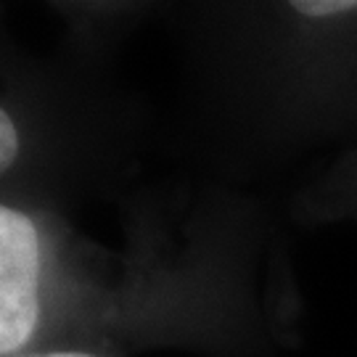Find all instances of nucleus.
<instances>
[{
	"instance_id": "1",
	"label": "nucleus",
	"mask_w": 357,
	"mask_h": 357,
	"mask_svg": "<svg viewBox=\"0 0 357 357\" xmlns=\"http://www.w3.org/2000/svg\"><path fill=\"white\" fill-rule=\"evenodd\" d=\"M40 241L32 220L0 209V352L16 355L38 323Z\"/></svg>"
},
{
	"instance_id": "2",
	"label": "nucleus",
	"mask_w": 357,
	"mask_h": 357,
	"mask_svg": "<svg viewBox=\"0 0 357 357\" xmlns=\"http://www.w3.org/2000/svg\"><path fill=\"white\" fill-rule=\"evenodd\" d=\"M291 8L307 16H331V13L352 11L357 8L355 0H302V3H291Z\"/></svg>"
},
{
	"instance_id": "4",
	"label": "nucleus",
	"mask_w": 357,
	"mask_h": 357,
	"mask_svg": "<svg viewBox=\"0 0 357 357\" xmlns=\"http://www.w3.org/2000/svg\"><path fill=\"white\" fill-rule=\"evenodd\" d=\"M26 357H93L85 352H51V355H26Z\"/></svg>"
},
{
	"instance_id": "3",
	"label": "nucleus",
	"mask_w": 357,
	"mask_h": 357,
	"mask_svg": "<svg viewBox=\"0 0 357 357\" xmlns=\"http://www.w3.org/2000/svg\"><path fill=\"white\" fill-rule=\"evenodd\" d=\"M0 167L3 169H8L13 165V159H16V149H19V135H16V128H13L11 116L0 114Z\"/></svg>"
}]
</instances>
